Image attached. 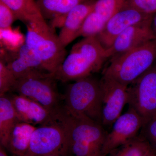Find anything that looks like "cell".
Returning <instances> with one entry per match:
<instances>
[{"mask_svg": "<svg viewBox=\"0 0 156 156\" xmlns=\"http://www.w3.org/2000/svg\"><path fill=\"white\" fill-rule=\"evenodd\" d=\"M58 120L65 130L66 150L70 156H104L108 131L102 125L87 117L73 115L64 107Z\"/></svg>", "mask_w": 156, "mask_h": 156, "instance_id": "1", "label": "cell"}, {"mask_svg": "<svg viewBox=\"0 0 156 156\" xmlns=\"http://www.w3.org/2000/svg\"><path fill=\"white\" fill-rule=\"evenodd\" d=\"M108 58L106 50L95 36L87 37L75 44L57 71V81L65 83L92 76L102 69Z\"/></svg>", "mask_w": 156, "mask_h": 156, "instance_id": "2", "label": "cell"}, {"mask_svg": "<svg viewBox=\"0 0 156 156\" xmlns=\"http://www.w3.org/2000/svg\"><path fill=\"white\" fill-rule=\"evenodd\" d=\"M25 25L26 44L39 56L47 71L54 73L67 56L66 48L58 36L42 15Z\"/></svg>", "mask_w": 156, "mask_h": 156, "instance_id": "3", "label": "cell"}, {"mask_svg": "<svg viewBox=\"0 0 156 156\" xmlns=\"http://www.w3.org/2000/svg\"><path fill=\"white\" fill-rule=\"evenodd\" d=\"M74 82L67 86L62 95L64 108L73 115L87 117L102 125L100 79L92 76Z\"/></svg>", "mask_w": 156, "mask_h": 156, "instance_id": "4", "label": "cell"}, {"mask_svg": "<svg viewBox=\"0 0 156 156\" xmlns=\"http://www.w3.org/2000/svg\"><path fill=\"white\" fill-rule=\"evenodd\" d=\"M156 60V38L111 58L102 75L128 87L150 69Z\"/></svg>", "mask_w": 156, "mask_h": 156, "instance_id": "5", "label": "cell"}, {"mask_svg": "<svg viewBox=\"0 0 156 156\" xmlns=\"http://www.w3.org/2000/svg\"><path fill=\"white\" fill-rule=\"evenodd\" d=\"M56 81L53 74L18 79L11 92L30 98L58 115L63 107L61 105L63 99V95L58 92Z\"/></svg>", "mask_w": 156, "mask_h": 156, "instance_id": "6", "label": "cell"}, {"mask_svg": "<svg viewBox=\"0 0 156 156\" xmlns=\"http://www.w3.org/2000/svg\"><path fill=\"white\" fill-rule=\"evenodd\" d=\"M128 104L148 121L156 116V63L128 87Z\"/></svg>", "mask_w": 156, "mask_h": 156, "instance_id": "7", "label": "cell"}, {"mask_svg": "<svg viewBox=\"0 0 156 156\" xmlns=\"http://www.w3.org/2000/svg\"><path fill=\"white\" fill-rule=\"evenodd\" d=\"M64 127L58 120L37 127L31 138L25 156H42L67 151Z\"/></svg>", "mask_w": 156, "mask_h": 156, "instance_id": "8", "label": "cell"}, {"mask_svg": "<svg viewBox=\"0 0 156 156\" xmlns=\"http://www.w3.org/2000/svg\"><path fill=\"white\" fill-rule=\"evenodd\" d=\"M146 120L131 108L121 115L108 132L103 149L104 156H107L117 148L126 144L139 135Z\"/></svg>", "mask_w": 156, "mask_h": 156, "instance_id": "9", "label": "cell"}, {"mask_svg": "<svg viewBox=\"0 0 156 156\" xmlns=\"http://www.w3.org/2000/svg\"><path fill=\"white\" fill-rule=\"evenodd\" d=\"M100 81L102 91V125L105 128H111L128 104V87L105 75H102Z\"/></svg>", "mask_w": 156, "mask_h": 156, "instance_id": "10", "label": "cell"}, {"mask_svg": "<svg viewBox=\"0 0 156 156\" xmlns=\"http://www.w3.org/2000/svg\"><path fill=\"white\" fill-rule=\"evenodd\" d=\"M153 17L129 27L120 34L106 50L108 58L126 53L156 38L152 28Z\"/></svg>", "mask_w": 156, "mask_h": 156, "instance_id": "11", "label": "cell"}, {"mask_svg": "<svg viewBox=\"0 0 156 156\" xmlns=\"http://www.w3.org/2000/svg\"><path fill=\"white\" fill-rule=\"evenodd\" d=\"M153 16L143 14L134 9L124 8L108 20L96 38L107 50L110 48L117 37L129 27Z\"/></svg>", "mask_w": 156, "mask_h": 156, "instance_id": "12", "label": "cell"}, {"mask_svg": "<svg viewBox=\"0 0 156 156\" xmlns=\"http://www.w3.org/2000/svg\"><path fill=\"white\" fill-rule=\"evenodd\" d=\"M20 121L34 126L50 124L58 120V115L30 98L15 93L9 95Z\"/></svg>", "mask_w": 156, "mask_h": 156, "instance_id": "13", "label": "cell"}, {"mask_svg": "<svg viewBox=\"0 0 156 156\" xmlns=\"http://www.w3.org/2000/svg\"><path fill=\"white\" fill-rule=\"evenodd\" d=\"M96 0H90L76 6L66 16L58 36L64 47L78 38V33L88 15L94 9Z\"/></svg>", "mask_w": 156, "mask_h": 156, "instance_id": "14", "label": "cell"}, {"mask_svg": "<svg viewBox=\"0 0 156 156\" xmlns=\"http://www.w3.org/2000/svg\"><path fill=\"white\" fill-rule=\"evenodd\" d=\"M90 0H36L45 20H50L53 28L62 27L66 16L76 6Z\"/></svg>", "mask_w": 156, "mask_h": 156, "instance_id": "15", "label": "cell"}, {"mask_svg": "<svg viewBox=\"0 0 156 156\" xmlns=\"http://www.w3.org/2000/svg\"><path fill=\"white\" fill-rule=\"evenodd\" d=\"M36 128L28 123L18 122L11 130L4 148L14 156H25Z\"/></svg>", "mask_w": 156, "mask_h": 156, "instance_id": "16", "label": "cell"}, {"mask_svg": "<svg viewBox=\"0 0 156 156\" xmlns=\"http://www.w3.org/2000/svg\"><path fill=\"white\" fill-rule=\"evenodd\" d=\"M20 122L9 95L0 96V143L3 147H5L12 128Z\"/></svg>", "mask_w": 156, "mask_h": 156, "instance_id": "17", "label": "cell"}, {"mask_svg": "<svg viewBox=\"0 0 156 156\" xmlns=\"http://www.w3.org/2000/svg\"><path fill=\"white\" fill-rule=\"evenodd\" d=\"M14 12L17 20L26 24L41 15L36 0H0Z\"/></svg>", "mask_w": 156, "mask_h": 156, "instance_id": "18", "label": "cell"}, {"mask_svg": "<svg viewBox=\"0 0 156 156\" xmlns=\"http://www.w3.org/2000/svg\"><path fill=\"white\" fill-rule=\"evenodd\" d=\"M149 142L139 134L126 144L117 148L108 156H142L153 148Z\"/></svg>", "mask_w": 156, "mask_h": 156, "instance_id": "19", "label": "cell"}, {"mask_svg": "<svg viewBox=\"0 0 156 156\" xmlns=\"http://www.w3.org/2000/svg\"><path fill=\"white\" fill-rule=\"evenodd\" d=\"M12 50L34 70L42 74L50 73L45 69L39 56L26 44L25 42Z\"/></svg>", "mask_w": 156, "mask_h": 156, "instance_id": "20", "label": "cell"}, {"mask_svg": "<svg viewBox=\"0 0 156 156\" xmlns=\"http://www.w3.org/2000/svg\"><path fill=\"white\" fill-rule=\"evenodd\" d=\"M106 23V21L93 10L85 19L78 33V37H96L103 30Z\"/></svg>", "mask_w": 156, "mask_h": 156, "instance_id": "21", "label": "cell"}, {"mask_svg": "<svg viewBox=\"0 0 156 156\" xmlns=\"http://www.w3.org/2000/svg\"><path fill=\"white\" fill-rule=\"evenodd\" d=\"M128 0H96L93 11L106 23L118 11L123 9Z\"/></svg>", "mask_w": 156, "mask_h": 156, "instance_id": "22", "label": "cell"}, {"mask_svg": "<svg viewBox=\"0 0 156 156\" xmlns=\"http://www.w3.org/2000/svg\"><path fill=\"white\" fill-rule=\"evenodd\" d=\"M16 80L14 74L5 62L0 59V96L11 92Z\"/></svg>", "mask_w": 156, "mask_h": 156, "instance_id": "23", "label": "cell"}, {"mask_svg": "<svg viewBox=\"0 0 156 156\" xmlns=\"http://www.w3.org/2000/svg\"><path fill=\"white\" fill-rule=\"evenodd\" d=\"M124 8L134 9L143 14L154 16L156 13V0H128Z\"/></svg>", "mask_w": 156, "mask_h": 156, "instance_id": "24", "label": "cell"}, {"mask_svg": "<svg viewBox=\"0 0 156 156\" xmlns=\"http://www.w3.org/2000/svg\"><path fill=\"white\" fill-rule=\"evenodd\" d=\"M17 19L14 12L9 7L0 1V29L9 30L13 23Z\"/></svg>", "mask_w": 156, "mask_h": 156, "instance_id": "25", "label": "cell"}, {"mask_svg": "<svg viewBox=\"0 0 156 156\" xmlns=\"http://www.w3.org/2000/svg\"><path fill=\"white\" fill-rule=\"evenodd\" d=\"M139 134L144 137L156 150V116L145 123Z\"/></svg>", "mask_w": 156, "mask_h": 156, "instance_id": "26", "label": "cell"}, {"mask_svg": "<svg viewBox=\"0 0 156 156\" xmlns=\"http://www.w3.org/2000/svg\"><path fill=\"white\" fill-rule=\"evenodd\" d=\"M42 156H70L67 151H62Z\"/></svg>", "mask_w": 156, "mask_h": 156, "instance_id": "27", "label": "cell"}, {"mask_svg": "<svg viewBox=\"0 0 156 156\" xmlns=\"http://www.w3.org/2000/svg\"><path fill=\"white\" fill-rule=\"evenodd\" d=\"M152 28L156 37V13L154 15L153 17L152 21Z\"/></svg>", "mask_w": 156, "mask_h": 156, "instance_id": "28", "label": "cell"}, {"mask_svg": "<svg viewBox=\"0 0 156 156\" xmlns=\"http://www.w3.org/2000/svg\"><path fill=\"white\" fill-rule=\"evenodd\" d=\"M142 156H156V150L153 148Z\"/></svg>", "mask_w": 156, "mask_h": 156, "instance_id": "29", "label": "cell"}, {"mask_svg": "<svg viewBox=\"0 0 156 156\" xmlns=\"http://www.w3.org/2000/svg\"><path fill=\"white\" fill-rule=\"evenodd\" d=\"M0 156H8L5 151V149L0 145Z\"/></svg>", "mask_w": 156, "mask_h": 156, "instance_id": "30", "label": "cell"}]
</instances>
